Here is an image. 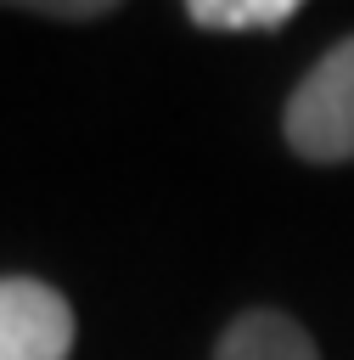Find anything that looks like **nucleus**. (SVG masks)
<instances>
[{
	"instance_id": "obj_1",
	"label": "nucleus",
	"mask_w": 354,
	"mask_h": 360,
	"mask_svg": "<svg viewBox=\"0 0 354 360\" xmlns=\"http://www.w3.org/2000/svg\"><path fill=\"white\" fill-rule=\"evenodd\" d=\"M287 146L309 163H348L354 158V34L337 39L287 96L281 112Z\"/></svg>"
},
{
	"instance_id": "obj_2",
	"label": "nucleus",
	"mask_w": 354,
	"mask_h": 360,
	"mask_svg": "<svg viewBox=\"0 0 354 360\" xmlns=\"http://www.w3.org/2000/svg\"><path fill=\"white\" fill-rule=\"evenodd\" d=\"M73 309L51 281L0 276V360H67Z\"/></svg>"
},
{
	"instance_id": "obj_3",
	"label": "nucleus",
	"mask_w": 354,
	"mask_h": 360,
	"mask_svg": "<svg viewBox=\"0 0 354 360\" xmlns=\"http://www.w3.org/2000/svg\"><path fill=\"white\" fill-rule=\"evenodd\" d=\"M214 360H320V349H315V338L292 315H281V309H242L219 332Z\"/></svg>"
},
{
	"instance_id": "obj_4",
	"label": "nucleus",
	"mask_w": 354,
	"mask_h": 360,
	"mask_svg": "<svg viewBox=\"0 0 354 360\" xmlns=\"http://www.w3.org/2000/svg\"><path fill=\"white\" fill-rule=\"evenodd\" d=\"M185 17L197 28L219 34H247V28H287L298 17V0H191Z\"/></svg>"
},
{
	"instance_id": "obj_5",
	"label": "nucleus",
	"mask_w": 354,
	"mask_h": 360,
	"mask_svg": "<svg viewBox=\"0 0 354 360\" xmlns=\"http://www.w3.org/2000/svg\"><path fill=\"white\" fill-rule=\"evenodd\" d=\"M28 11H34V17H67V22H90V17H107L112 6H107V0H90V6H51V0H34Z\"/></svg>"
}]
</instances>
